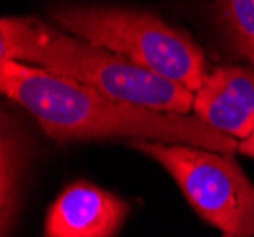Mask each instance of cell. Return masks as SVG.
Returning <instances> with one entry per match:
<instances>
[{
  "label": "cell",
  "mask_w": 254,
  "mask_h": 237,
  "mask_svg": "<svg viewBox=\"0 0 254 237\" xmlns=\"http://www.w3.org/2000/svg\"><path fill=\"white\" fill-rule=\"evenodd\" d=\"M131 146L163 165L207 222L230 236H254V184L230 154L152 140Z\"/></svg>",
  "instance_id": "277c9868"
},
{
  "label": "cell",
  "mask_w": 254,
  "mask_h": 237,
  "mask_svg": "<svg viewBox=\"0 0 254 237\" xmlns=\"http://www.w3.org/2000/svg\"><path fill=\"white\" fill-rule=\"evenodd\" d=\"M237 152H239V154H245V156H251V158H254V129H253V133L247 137V139L239 140Z\"/></svg>",
  "instance_id": "9c48e42d"
},
{
  "label": "cell",
  "mask_w": 254,
  "mask_h": 237,
  "mask_svg": "<svg viewBox=\"0 0 254 237\" xmlns=\"http://www.w3.org/2000/svg\"><path fill=\"white\" fill-rule=\"evenodd\" d=\"M17 61L66 76L112 99L188 114L193 93L180 84L129 63L122 55L32 17H4L0 23V63Z\"/></svg>",
  "instance_id": "7a4b0ae2"
},
{
  "label": "cell",
  "mask_w": 254,
  "mask_h": 237,
  "mask_svg": "<svg viewBox=\"0 0 254 237\" xmlns=\"http://www.w3.org/2000/svg\"><path fill=\"white\" fill-rule=\"evenodd\" d=\"M52 15L63 31L99 44L191 93L203 86L207 70L201 48L154 13L120 6L68 4L53 10Z\"/></svg>",
  "instance_id": "3957f363"
},
{
  "label": "cell",
  "mask_w": 254,
  "mask_h": 237,
  "mask_svg": "<svg viewBox=\"0 0 254 237\" xmlns=\"http://www.w3.org/2000/svg\"><path fill=\"white\" fill-rule=\"evenodd\" d=\"M193 114L233 139H247L254 129V70L218 66L207 72L193 93Z\"/></svg>",
  "instance_id": "5b68a950"
},
{
  "label": "cell",
  "mask_w": 254,
  "mask_h": 237,
  "mask_svg": "<svg viewBox=\"0 0 254 237\" xmlns=\"http://www.w3.org/2000/svg\"><path fill=\"white\" fill-rule=\"evenodd\" d=\"M2 156H0V222L2 237H8V230L15 222L19 211V182L27 163V142L15 121L2 116Z\"/></svg>",
  "instance_id": "52a82bcc"
},
{
  "label": "cell",
  "mask_w": 254,
  "mask_h": 237,
  "mask_svg": "<svg viewBox=\"0 0 254 237\" xmlns=\"http://www.w3.org/2000/svg\"><path fill=\"white\" fill-rule=\"evenodd\" d=\"M224 237H235V236H230V234H224Z\"/></svg>",
  "instance_id": "30bf717a"
},
{
  "label": "cell",
  "mask_w": 254,
  "mask_h": 237,
  "mask_svg": "<svg viewBox=\"0 0 254 237\" xmlns=\"http://www.w3.org/2000/svg\"><path fill=\"white\" fill-rule=\"evenodd\" d=\"M0 89L27 108L53 140L122 139L188 144L233 154L239 140L197 116L163 112L112 99L66 76L17 61L0 63Z\"/></svg>",
  "instance_id": "6da1fadb"
},
{
  "label": "cell",
  "mask_w": 254,
  "mask_h": 237,
  "mask_svg": "<svg viewBox=\"0 0 254 237\" xmlns=\"http://www.w3.org/2000/svg\"><path fill=\"white\" fill-rule=\"evenodd\" d=\"M214 13L232 50L254 66V0H214Z\"/></svg>",
  "instance_id": "ba28073f"
},
{
  "label": "cell",
  "mask_w": 254,
  "mask_h": 237,
  "mask_svg": "<svg viewBox=\"0 0 254 237\" xmlns=\"http://www.w3.org/2000/svg\"><path fill=\"white\" fill-rule=\"evenodd\" d=\"M129 205L93 184L78 182L50 207L46 237H114L126 220Z\"/></svg>",
  "instance_id": "8992f818"
}]
</instances>
